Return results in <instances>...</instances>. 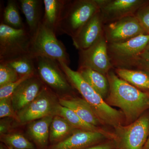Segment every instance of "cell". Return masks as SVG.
Masks as SVG:
<instances>
[{
	"instance_id": "cell-9",
	"label": "cell",
	"mask_w": 149,
	"mask_h": 149,
	"mask_svg": "<svg viewBox=\"0 0 149 149\" xmlns=\"http://www.w3.org/2000/svg\"><path fill=\"white\" fill-rule=\"evenodd\" d=\"M149 35H140L125 42L108 44V52L114 68H125L146 49Z\"/></svg>"
},
{
	"instance_id": "cell-37",
	"label": "cell",
	"mask_w": 149,
	"mask_h": 149,
	"mask_svg": "<svg viewBox=\"0 0 149 149\" xmlns=\"http://www.w3.org/2000/svg\"></svg>"
},
{
	"instance_id": "cell-19",
	"label": "cell",
	"mask_w": 149,
	"mask_h": 149,
	"mask_svg": "<svg viewBox=\"0 0 149 149\" xmlns=\"http://www.w3.org/2000/svg\"><path fill=\"white\" fill-rule=\"evenodd\" d=\"M66 0H44L45 13L42 23L56 34Z\"/></svg>"
},
{
	"instance_id": "cell-33",
	"label": "cell",
	"mask_w": 149,
	"mask_h": 149,
	"mask_svg": "<svg viewBox=\"0 0 149 149\" xmlns=\"http://www.w3.org/2000/svg\"><path fill=\"white\" fill-rule=\"evenodd\" d=\"M114 144L112 141L94 145L85 149H112Z\"/></svg>"
},
{
	"instance_id": "cell-12",
	"label": "cell",
	"mask_w": 149,
	"mask_h": 149,
	"mask_svg": "<svg viewBox=\"0 0 149 149\" xmlns=\"http://www.w3.org/2000/svg\"><path fill=\"white\" fill-rule=\"evenodd\" d=\"M104 24L135 15L148 1L144 0H95Z\"/></svg>"
},
{
	"instance_id": "cell-28",
	"label": "cell",
	"mask_w": 149,
	"mask_h": 149,
	"mask_svg": "<svg viewBox=\"0 0 149 149\" xmlns=\"http://www.w3.org/2000/svg\"><path fill=\"white\" fill-rule=\"evenodd\" d=\"M20 77L13 70L0 63V87L15 82Z\"/></svg>"
},
{
	"instance_id": "cell-10",
	"label": "cell",
	"mask_w": 149,
	"mask_h": 149,
	"mask_svg": "<svg viewBox=\"0 0 149 149\" xmlns=\"http://www.w3.org/2000/svg\"><path fill=\"white\" fill-rule=\"evenodd\" d=\"M78 68H86L106 75L114 69L108 52V43L104 35L87 49L78 51Z\"/></svg>"
},
{
	"instance_id": "cell-8",
	"label": "cell",
	"mask_w": 149,
	"mask_h": 149,
	"mask_svg": "<svg viewBox=\"0 0 149 149\" xmlns=\"http://www.w3.org/2000/svg\"><path fill=\"white\" fill-rule=\"evenodd\" d=\"M60 104L58 96L45 86L33 101L17 113V121L25 123L47 116H55Z\"/></svg>"
},
{
	"instance_id": "cell-23",
	"label": "cell",
	"mask_w": 149,
	"mask_h": 149,
	"mask_svg": "<svg viewBox=\"0 0 149 149\" xmlns=\"http://www.w3.org/2000/svg\"><path fill=\"white\" fill-rule=\"evenodd\" d=\"M0 63H4L13 70L19 77L36 74L35 57L29 53Z\"/></svg>"
},
{
	"instance_id": "cell-1",
	"label": "cell",
	"mask_w": 149,
	"mask_h": 149,
	"mask_svg": "<svg viewBox=\"0 0 149 149\" xmlns=\"http://www.w3.org/2000/svg\"><path fill=\"white\" fill-rule=\"evenodd\" d=\"M109 92L105 101L119 108L124 114L125 125L136 121L148 107L149 95L120 78L111 70L107 74Z\"/></svg>"
},
{
	"instance_id": "cell-27",
	"label": "cell",
	"mask_w": 149,
	"mask_h": 149,
	"mask_svg": "<svg viewBox=\"0 0 149 149\" xmlns=\"http://www.w3.org/2000/svg\"><path fill=\"white\" fill-rule=\"evenodd\" d=\"M124 68L141 70L149 73V52L145 50Z\"/></svg>"
},
{
	"instance_id": "cell-25",
	"label": "cell",
	"mask_w": 149,
	"mask_h": 149,
	"mask_svg": "<svg viewBox=\"0 0 149 149\" xmlns=\"http://www.w3.org/2000/svg\"><path fill=\"white\" fill-rule=\"evenodd\" d=\"M3 24L16 29L26 28L19 11L18 2L14 0H9L4 10Z\"/></svg>"
},
{
	"instance_id": "cell-24",
	"label": "cell",
	"mask_w": 149,
	"mask_h": 149,
	"mask_svg": "<svg viewBox=\"0 0 149 149\" xmlns=\"http://www.w3.org/2000/svg\"><path fill=\"white\" fill-rule=\"evenodd\" d=\"M77 129L63 117L55 116L50 128L49 141L56 144L66 139Z\"/></svg>"
},
{
	"instance_id": "cell-7",
	"label": "cell",
	"mask_w": 149,
	"mask_h": 149,
	"mask_svg": "<svg viewBox=\"0 0 149 149\" xmlns=\"http://www.w3.org/2000/svg\"><path fill=\"white\" fill-rule=\"evenodd\" d=\"M114 128L115 143L119 149H143L149 136V117L143 115L128 125Z\"/></svg>"
},
{
	"instance_id": "cell-36",
	"label": "cell",
	"mask_w": 149,
	"mask_h": 149,
	"mask_svg": "<svg viewBox=\"0 0 149 149\" xmlns=\"http://www.w3.org/2000/svg\"><path fill=\"white\" fill-rule=\"evenodd\" d=\"M8 148L9 149H14L13 148H11V147H9V146H8Z\"/></svg>"
},
{
	"instance_id": "cell-26",
	"label": "cell",
	"mask_w": 149,
	"mask_h": 149,
	"mask_svg": "<svg viewBox=\"0 0 149 149\" xmlns=\"http://www.w3.org/2000/svg\"><path fill=\"white\" fill-rule=\"evenodd\" d=\"M1 140L9 147L15 149H35L34 145L23 135L19 133L5 134Z\"/></svg>"
},
{
	"instance_id": "cell-11",
	"label": "cell",
	"mask_w": 149,
	"mask_h": 149,
	"mask_svg": "<svg viewBox=\"0 0 149 149\" xmlns=\"http://www.w3.org/2000/svg\"><path fill=\"white\" fill-rule=\"evenodd\" d=\"M147 34L135 15L126 17L104 25V37L108 44L125 42Z\"/></svg>"
},
{
	"instance_id": "cell-6",
	"label": "cell",
	"mask_w": 149,
	"mask_h": 149,
	"mask_svg": "<svg viewBox=\"0 0 149 149\" xmlns=\"http://www.w3.org/2000/svg\"><path fill=\"white\" fill-rule=\"evenodd\" d=\"M32 36L27 28L16 29L0 24V62L29 53Z\"/></svg>"
},
{
	"instance_id": "cell-21",
	"label": "cell",
	"mask_w": 149,
	"mask_h": 149,
	"mask_svg": "<svg viewBox=\"0 0 149 149\" xmlns=\"http://www.w3.org/2000/svg\"><path fill=\"white\" fill-rule=\"evenodd\" d=\"M77 71L105 100L109 92V83L107 75L86 68H78Z\"/></svg>"
},
{
	"instance_id": "cell-34",
	"label": "cell",
	"mask_w": 149,
	"mask_h": 149,
	"mask_svg": "<svg viewBox=\"0 0 149 149\" xmlns=\"http://www.w3.org/2000/svg\"><path fill=\"white\" fill-rule=\"evenodd\" d=\"M148 105L149 107V101L148 102ZM149 149V136L148 138V140H147L146 143L145 144V146H144L143 149Z\"/></svg>"
},
{
	"instance_id": "cell-22",
	"label": "cell",
	"mask_w": 149,
	"mask_h": 149,
	"mask_svg": "<svg viewBox=\"0 0 149 149\" xmlns=\"http://www.w3.org/2000/svg\"><path fill=\"white\" fill-rule=\"evenodd\" d=\"M120 78L139 89L149 90V73L141 70L115 68Z\"/></svg>"
},
{
	"instance_id": "cell-31",
	"label": "cell",
	"mask_w": 149,
	"mask_h": 149,
	"mask_svg": "<svg viewBox=\"0 0 149 149\" xmlns=\"http://www.w3.org/2000/svg\"><path fill=\"white\" fill-rule=\"evenodd\" d=\"M135 16L144 30L149 35V2L141 7L136 12Z\"/></svg>"
},
{
	"instance_id": "cell-14",
	"label": "cell",
	"mask_w": 149,
	"mask_h": 149,
	"mask_svg": "<svg viewBox=\"0 0 149 149\" xmlns=\"http://www.w3.org/2000/svg\"><path fill=\"white\" fill-rule=\"evenodd\" d=\"M104 25L99 10L72 39L73 45L78 51L91 47L103 36Z\"/></svg>"
},
{
	"instance_id": "cell-16",
	"label": "cell",
	"mask_w": 149,
	"mask_h": 149,
	"mask_svg": "<svg viewBox=\"0 0 149 149\" xmlns=\"http://www.w3.org/2000/svg\"><path fill=\"white\" fill-rule=\"evenodd\" d=\"M59 102L62 106L74 111L80 118L89 124L101 128L104 125L91 106L83 98L73 95L61 97H59Z\"/></svg>"
},
{
	"instance_id": "cell-2",
	"label": "cell",
	"mask_w": 149,
	"mask_h": 149,
	"mask_svg": "<svg viewBox=\"0 0 149 149\" xmlns=\"http://www.w3.org/2000/svg\"><path fill=\"white\" fill-rule=\"evenodd\" d=\"M59 63L72 87L91 106L104 125H107L115 128L123 125V122H125V117L122 111L115 109L108 104L78 71L72 70L69 65L64 63Z\"/></svg>"
},
{
	"instance_id": "cell-13",
	"label": "cell",
	"mask_w": 149,
	"mask_h": 149,
	"mask_svg": "<svg viewBox=\"0 0 149 149\" xmlns=\"http://www.w3.org/2000/svg\"><path fill=\"white\" fill-rule=\"evenodd\" d=\"M44 86L36 74L22 83L11 97L12 103L15 112L17 113L33 101Z\"/></svg>"
},
{
	"instance_id": "cell-20",
	"label": "cell",
	"mask_w": 149,
	"mask_h": 149,
	"mask_svg": "<svg viewBox=\"0 0 149 149\" xmlns=\"http://www.w3.org/2000/svg\"><path fill=\"white\" fill-rule=\"evenodd\" d=\"M56 115L59 116L66 119L77 130L100 132L106 135L111 140H113V133L104 130L101 127H97L89 124L80 118L71 109L62 106L61 104L59 106Z\"/></svg>"
},
{
	"instance_id": "cell-35",
	"label": "cell",
	"mask_w": 149,
	"mask_h": 149,
	"mask_svg": "<svg viewBox=\"0 0 149 149\" xmlns=\"http://www.w3.org/2000/svg\"><path fill=\"white\" fill-rule=\"evenodd\" d=\"M145 50L149 52V41L148 43V45H147L146 47V49Z\"/></svg>"
},
{
	"instance_id": "cell-32",
	"label": "cell",
	"mask_w": 149,
	"mask_h": 149,
	"mask_svg": "<svg viewBox=\"0 0 149 149\" xmlns=\"http://www.w3.org/2000/svg\"><path fill=\"white\" fill-rule=\"evenodd\" d=\"M13 118H2L0 125V133L1 136L6 134L10 125V123Z\"/></svg>"
},
{
	"instance_id": "cell-29",
	"label": "cell",
	"mask_w": 149,
	"mask_h": 149,
	"mask_svg": "<svg viewBox=\"0 0 149 149\" xmlns=\"http://www.w3.org/2000/svg\"><path fill=\"white\" fill-rule=\"evenodd\" d=\"M34 75L35 74L21 76L15 82L0 87V100L11 97L14 92L22 83Z\"/></svg>"
},
{
	"instance_id": "cell-15",
	"label": "cell",
	"mask_w": 149,
	"mask_h": 149,
	"mask_svg": "<svg viewBox=\"0 0 149 149\" xmlns=\"http://www.w3.org/2000/svg\"><path fill=\"white\" fill-rule=\"evenodd\" d=\"M109 139L100 132L77 130L66 139L55 144L51 149H85Z\"/></svg>"
},
{
	"instance_id": "cell-3",
	"label": "cell",
	"mask_w": 149,
	"mask_h": 149,
	"mask_svg": "<svg viewBox=\"0 0 149 149\" xmlns=\"http://www.w3.org/2000/svg\"><path fill=\"white\" fill-rule=\"evenodd\" d=\"M99 10L95 0H66L56 35L73 39Z\"/></svg>"
},
{
	"instance_id": "cell-5",
	"label": "cell",
	"mask_w": 149,
	"mask_h": 149,
	"mask_svg": "<svg viewBox=\"0 0 149 149\" xmlns=\"http://www.w3.org/2000/svg\"><path fill=\"white\" fill-rule=\"evenodd\" d=\"M35 65L36 74L45 86L60 97L73 95L74 89L58 61L37 57H35Z\"/></svg>"
},
{
	"instance_id": "cell-4",
	"label": "cell",
	"mask_w": 149,
	"mask_h": 149,
	"mask_svg": "<svg viewBox=\"0 0 149 149\" xmlns=\"http://www.w3.org/2000/svg\"><path fill=\"white\" fill-rule=\"evenodd\" d=\"M29 53L35 57H43L64 63L69 65V54L65 46L57 38L53 31L41 22L32 37Z\"/></svg>"
},
{
	"instance_id": "cell-18",
	"label": "cell",
	"mask_w": 149,
	"mask_h": 149,
	"mask_svg": "<svg viewBox=\"0 0 149 149\" xmlns=\"http://www.w3.org/2000/svg\"><path fill=\"white\" fill-rule=\"evenodd\" d=\"M54 116H48L29 123L27 132L38 146L44 148L49 140L50 128Z\"/></svg>"
},
{
	"instance_id": "cell-17",
	"label": "cell",
	"mask_w": 149,
	"mask_h": 149,
	"mask_svg": "<svg viewBox=\"0 0 149 149\" xmlns=\"http://www.w3.org/2000/svg\"><path fill=\"white\" fill-rule=\"evenodd\" d=\"M18 3L25 16L27 29L32 37L37 32L42 20L43 1L19 0Z\"/></svg>"
},
{
	"instance_id": "cell-30",
	"label": "cell",
	"mask_w": 149,
	"mask_h": 149,
	"mask_svg": "<svg viewBox=\"0 0 149 149\" xmlns=\"http://www.w3.org/2000/svg\"><path fill=\"white\" fill-rule=\"evenodd\" d=\"M0 118H11L17 120V113L14 109L11 97L0 100Z\"/></svg>"
}]
</instances>
